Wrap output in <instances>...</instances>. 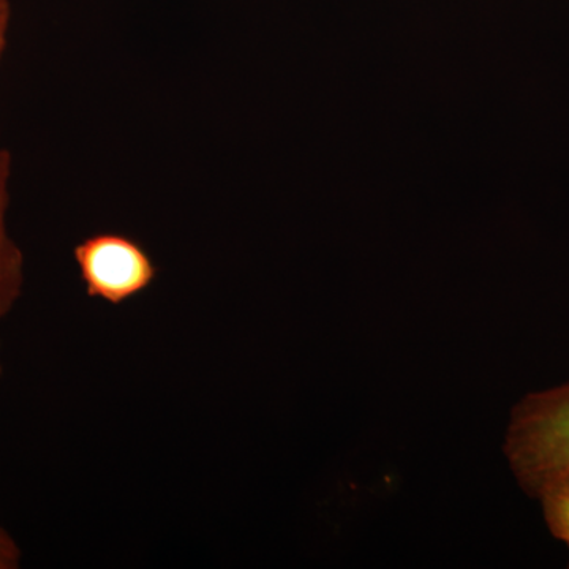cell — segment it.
Returning a JSON list of instances; mask_svg holds the SVG:
<instances>
[{
  "label": "cell",
  "mask_w": 569,
  "mask_h": 569,
  "mask_svg": "<svg viewBox=\"0 0 569 569\" xmlns=\"http://www.w3.org/2000/svg\"><path fill=\"white\" fill-rule=\"evenodd\" d=\"M11 9L9 0H0V62L9 43Z\"/></svg>",
  "instance_id": "obj_6"
},
{
  "label": "cell",
  "mask_w": 569,
  "mask_h": 569,
  "mask_svg": "<svg viewBox=\"0 0 569 569\" xmlns=\"http://www.w3.org/2000/svg\"><path fill=\"white\" fill-rule=\"evenodd\" d=\"M537 500L541 503L550 533L569 546V473L549 482L538 493Z\"/></svg>",
  "instance_id": "obj_4"
},
{
  "label": "cell",
  "mask_w": 569,
  "mask_h": 569,
  "mask_svg": "<svg viewBox=\"0 0 569 569\" xmlns=\"http://www.w3.org/2000/svg\"><path fill=\"white\" fill-rule=\"evenodd\" d=\"M0 370H2V367H0Z\"/></svg>",
  "instance_id": "obj_7"
},
{
  "label": "cell",
  "mask_w": 569,
  "mask_h": 569,
  "mask_svg": "<svg viewBox=\"0 0 569 569\" xmlns=\"http://www.w3.org/2000/svg\"><path fill=\"white\" fill-rule=\"evenodd\" d=\"M21 550L6 530L0 529V569L20 567Z\"/></svg>",
  "instance_id": "obj_5"
},
{
  "label": "cell",
  "mask_w": 569,
  "mask_h": 569,
  "mask_svg": "<svg viewBox=\"0 0 569 569\" xmlns=\"http://www.w3.org/2000/svg\"><path fill=\"white\" fill-rule=\"evenodd\" d=\"M86 293L119 306L148 290L159 274L148 250L119 233H96L73 250Z\"/></svg>",
  "instance_id": "obj_2"
},
{
  "label": "cell",
  "mask_w": 569,
  "mask_h": 569,
  "mask_svg": "<svg viewBox=\"0 0 569 569\" xmlns=\"http://www.w3.org/2000/svg\"><path fill=\"white\" fill-rule=\"evenodd\" d=\"M503 455L516 481L537 498L569 473V381L522 397L509 415Z\"/></svg>",
  "instance_id": "obj_1"
},
{
  "label": "cell",
  "mask_w": 569,
  "mask_h": 569,
  "mask_svg": "<svg viewBox=\"0 0 569 569\" xmlns=\"http://www.w3.org/2000/svg\"><path fill=\"white\" fill-rule=\"evenodd\" d=\"M11 173L13 160L0 134V320L13 310L24 288V254L9 230Z\"/></svg>",
  "instance_id": "obj_3"
},
{
  "label": "cell",
  "mask_w": 569,
  "mask_h": 569,
  "mask_svg": "<svg viewBox=\"0 0 569 569\" xmlns=\"http://www.w3.org/2000/svg\"><path fill=\"white\" fill-rule=\"evenodd\" d=\"M568 549H569V546H568Z\"/></svg>",
  "instance_id": "obj_8"
}]
</instances>
